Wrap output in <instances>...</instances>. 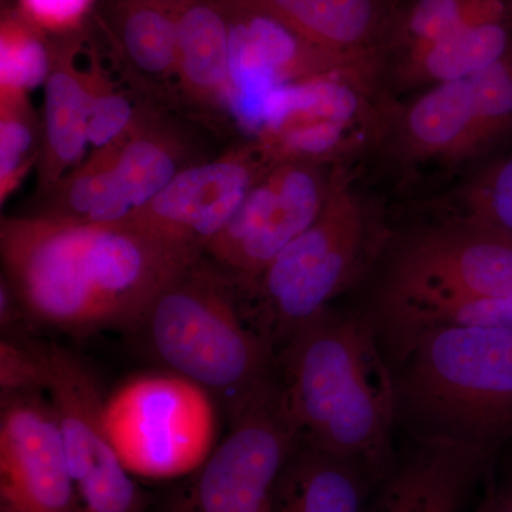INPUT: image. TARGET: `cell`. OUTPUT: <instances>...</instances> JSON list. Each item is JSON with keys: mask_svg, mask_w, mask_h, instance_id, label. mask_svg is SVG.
Wrapping results in <instances>:
<instances>
[{"mask_svg": "<svg viewBox=\"0 0 512 512\" xmlns=\"http://www.w3.org/2000/svg\"><path fill=\"white\" fill-rule=\"evenodd\" d=\"M215 400L174 373L131 377L104 404L121 463L134 477L173 480L197 473L217 439Z\"/></svg>", "mask_w": 512, "mask_h": 512, "instance_id": "cell-8", "label": "cell"}, {"mask_svg": "<svg viewBox=\"0 0 512 512\" xmlns=\"http://www.w3.org/2000/svg\"><path fill=\"white\" fill-rule=\"evenodd\" d=\"M229 421L227 437L192 474L173 512H272L276 478L298 440L278 379Z\"/></svg>", "mask_w": 512, "mask_h": 512, "instance_id": "cell-12", "label": "cell"}, {"mask_svg": "<svg viewBox=\"0 0 512 512\" xmlns=\"http://www.w3.org/2000/svg\"><path fill=\"white\" fill-rule=\"evenodd\" d=\"M3 278L33 325L137 329L148 305L201 254L119 224L30 214L0 224Z\"/></svg>", "mask_w": 512, "mask_h": 512, "instance_id": "cell-1", "label": "cell"}, {"mask_svg": "<svg viewBox=\"0 0 512 512\" xmlns=\"http://www.w3.org/2000/svg\"><path fill=\"white\" fill-rule=\"evenodd\" d=\"M313 45L362 67L382 86L397 0H241Z\"/></svg>", "mask_w": 512, "mask_h": 512, "instance_id": "cell-17", "label": "cell"}, {"mask_svg": "<svg viewBox=\"0 0 512 512\" xmlns=\"http://www.w3.org/2000/svg\"><path fill=\"white\" fill-rule=\"evenodd\" d=\"M111 148V175L128 217L153 200L185 168L201 163L187 131L144 107Z\"/></svg>", "mask_w": 512, "mask_h": 512, "instance_id": "cell-20", "label": "cell"}, {"mask_svg": "<svg viewBox=\"0 0 512 512\" xmlns=\"http://www.w3.org/2000/svg\"><path fill=\"white\" fill-rule=\"evenodd\" d=\"M0 512H77L62 431L43 393L2 397Z\"/></svg>", "mask_w": 512, "mask_h": 512, "instance_id": "cell-15", "label": "cell"}, {"mask_svg": "<svg viewBox=\"0 0 512 512\" xmlns=\"http://www.w3.org/2000/svg\"><path fill=\"white\" fill-rule=\"evenodd\" d=\"M89 67L84 69L89 93V143L93 150L119 140L136 123L141 109L120 92L101 66L96 52H90Z\"/></svg>", "mask_w": 512, "mask_h": 512, "instance_id": "cell-28", "label": "cell"}, {"mask_svg": "<svg viewBox=\"0 0 512 512\" xmlns=\"http://www.w3.org/2000/svg\"><path fill=\"white\" fill-rule=\"evenodd\" d=\"M184 0H114L110 33L141 92L163 94L177 79L178 22Z\"/></svg>", "mask_w": 512, "mask_h": 512, "instance_id": "cell-23", "label": "cell"}, {"mask_svg": "<svg viewBox=\"0 0 512 512\" xmlns=\"http://www.w3.org/2000/svg\"><path fill=\"white\" fill-rule=\"evenodd\" d=\"M42 151V121L29 94L0 90V202L22 184Z\"/></svg>", "mask_w": 512, "mask_h": 512, "instance_id": "cell-26", "label": "cell"}, {"mask_svg": "<svg viewBox=\"0 0 512 512\" xmlns=\"http://www.w3.org/2000/svg\"><path fill=\"white\" fill-rule=\"evenodd\" d=\"M505 484H507V487L510 488L511 494H512V464L510 468V473H508L507 480L504 481Z\"/></svg>", "mask_w": 512, "mask_h": 512, "instance_id": "cell-32", "label": "cell"}, {"mask_svg": "<svg viewBox=\"0 0 512 512\" xmlns=\"http://www.w3.org/2000/svg\"><path fill=\"white\" fill-rule=\"evenodd\" d=\"M52 66V40L18 8L0 19V90L28 93L45 84Z\"/></svg>", "mask_w": 512, "mask_h": 512, "instance_id": "cell-27", "label": "cell"}, {"mask_svg": "<svg viewBox=\"0 0 512 512\" xmlns=\"http://www.w3.org/2000/svg\"><path fill=\"white\" fill-rule=\"evenodd\" d=\"M400 365L399 412L419 439L460 441L495 454L511 443V329L429 330Z\"/></svg>", "mask_w": 512, "mask_h": 512, "instance_id": "cell-5", "label": "cell"}, {"mask_svg": "<svg viewBox=\"0 0 512 512\" xmlns=\"http://www.w3.org/2000/svg\"><path fill=\"white\" fill-rule=\"evenodd\" d=\"M49 363L46 345L25 338L3 336L0 342V392L2 397L16 394L46 393Z\"/></svg>", "mask_w": 512, "mask_h": 512, "instance_id": "cell-29", "label": "cell"}, {"mask_svg": "<svg viewBox=\"0 0 512 512\" xmlns=\"http://www.w3.org/2000/svg\"><path fill=\"white\" fill-rule=\"evenodd\" d=\"M231 37L232 116L254 134L276 90L340 72L372 74L313 45L268 13L241 0H220Z\"/></svg>", "mask_w": 512, "mask_h": 512, "instance_id": "cell-14", "label": "cell"}, {"mask_svg": "<svg viewBox=\"0 0 512 512\" xmlns=\"http://www.w3.org/2000/svg\"><path fill=\"white\" fill-rule=\"evenodd\" d=\"M175 89L197 111L232 114L231 37L220 0H184Z\"/></svg>", "mask_w": 512, "mask_h": 512, "instance_id": "cell-21", "label": "cell"}, {"mask_svg": "<svg viewBox=\"0 0 512 512\" xmlns=\"http://www.w3.org/2000/svg\"><path fill=\"white\" fill-rule=\"evenodd\" d=\"M512 46V16L483 20L390 57L383 92L393 99L466 79L501 59Z\"/></svg>", "mask_w": 512, "mask_h": 512, "instance_id": "cell-19", "label": "cell"}, {"mask_svg": "<svg viewBox=\"0 0 512 512\" xmlns=\"http://www.w3.org/2000/svg\"><path fill=\"white\" fill-rule=\"evenodd\" d=\"M504 16H512V0H397L387 35V62L403 50Z\"/></svg>", "mask_w": 512, "mask_h": 512, "instance_id": "cell-24", "label": "cell"}, {"mask_svg": "<svg viewBox=\"0 0 512 512\" xmlns=\"http://www.w3.org/2000/svg\"><path fill=\"white\" fill-rule=\"evenodd\" d=\"M511 147L512 107L487 69L383 100L375 156L403 187L429 174L458 181Z\"/></svg>", "mask_w": 512, "mask_h": 512, "instance_id": "cell-7", "label": "cell"}, {"mask_svg": "<svg viewBox=\"0 0 512 512\" xmlns=\"http://www.w3.org/2000/svg\"><path fill=\"white\" fill-rule=\"evenodd\" d=\"M476 512H512V494L507 484L491 481Z\"/></svg>", "mask_w": 512, "mask_h": 512, "instance_id": "cell-31", "label": "cell"}, {"mask_svg": "<svg viewBox=\"0 0 512 512\" xmlns=\"http://www.w3.org/2000/svg\"><path fill=\"white\" fill-rule=\"evenodd\" d=\"M137 329L167 372L207 390L229 419L278 379L274 349L249 322L239 285L204 255L161 288Z\"/></svg>", "mask_w": 512, "mask_h": 512, "instance_id": "cell-3", "label": "cell"}, {"mask_svg": "<svg viewBox=\"0 0 512 512\" xmlns=\"http://www.w3.org/2000/svg\"><path fill=\"white\" fill-rule=\"evenodd\" d=\"M94 0H18V9L37 28L53 35L79 32Z\"/></svg>", "mask_w": 512, "mask_h": 512, "instance_id": "cell-30", "label": "cell"}, {"mask_svg": "<svg viewBox=\"0 0 512 512\" xmlns=\"http://www.w3.org/2000/svg\"><path fill=\"white\" fill-rule=\"evenodd\" d=\"M338 165L286 160L252 188L204 256L242 291L319 217Z\"/></svg>", "mask_w": 512, "mask_h": 512, "instance_id": "cell-10", "label": "cell"}, {"mask_svg": "<svg viewBox=\"0 0 512 512\" xmlns=\"http://www.w3.org/2000/svg\"><path fill=\"white\" fill-rule=\"evenodd\" d=\"M83 37L79 32L52 40V66L45 82L40 151V197L82 163L89 143V93L84 69L77 64Z\"/></svg>", "mask_w": 512, "mask_h": 512, "instance_id": "cell-18", "label": "cell"}, {"mask_svg": "<svg viewBox=\"0 0 512 512\" xmlns=\"http://www.w3.org/2000/svg\"><path fill=\"white\" fill-rule=\"evenodd\" d=\"M47 394L59 421L77 512H144L147 494L121 463L111 443L104 399L93 370L82 357L46 345Z\"/></svg>", "mask_w": 512, "mask_h": 512, "instance_id": "cell-11", "label": "cell"}, {"mask_svg": "<svg viewBox=\"0 0 512 512\" xmlns=\"http://www.w3.org/2000/svg\"><path fill=\"white\" fill-rule=\"evenodd\" d=\"M440 217L466 218L512 235V147L431 200Z\"/></svg>", "mask_w": 512, "mask_h": 512, "instance_id": "cell-25", "label": "cell"}, {"mask_svg": "<svg viewBox=\"0 0 512 512\" xmlns=\"http://www.w3.org/2000/svg\"><path fill=\"white\" fill-rule=\"evenodd\" d=\"M383 90L363 74L340 72L276 90L254 138L275 158L353 165L375 156Z\"/></svg>", "mask_w": 512, "mask_h": 512, "instance_id": "cell-9", "label": "cell"}, {"mask_svg": "<svg viewBox=\"0 0 512 512\" xmlns=\"http://www.w3.org/2000/svg\"><path fill=\"white\" fill-rule=\"evenodd\" d=\"M495 456L460 441L420 439L384 477L366 512H461Z\"/></svg>", "mask_w": 512, "mask_h": 512, "instance_id": "cell-16", "label": "cell"}, {"mask_svg": "<svg viewBox=\"0 0 512 512\" xmlns=\"http://www.w3.org/2000/svg\"><path fill=\"white\" fill-rule=\"evenodd\" d=\"M376 485L359 464L298 437L276 478L272 512H366Z\"/></svg>", "mask_w": 512, "mask_h": 512, "instance_id": "cell-22", "label": "cell"}, {"mask_svg": "<svg viewBox=\"0 0 512 512\" xmlns=\"http://www.w3.org/2000/svg\"><path fill=\"white\" fill-rule=\"evenodd\" d=\"M372 323L387 350L423 316L478 299L512 298V235L466 218L440 217L390 237Z\"/></svg>", "mask_w": 512, "mask_h": 512, "instance_id": "cell-6", "label": "cell"}, {"mask_svg": "<svg viewBox=\"0 0 512 512\" xmlns=\"http://www.w3.org/2000/svg\"><path fill=\"white\" fill-rule=\"evenodd\" d=\"M276 373L298 437L382 483L394 466L399 394L372 320L326 309L278 350Z\"/></svg>", "mask_w": 512, "mask_h": 512, "instance_id": "cell-2", "label": "cell"}, {"mask_svg": "<svg viewBox=\"0 0 512 512\" xmlns=\"http://www.w3.org/2000/svg\"><path fill=\"white\" fill-rule=\"evenodd\" d=\"M275 158L256 138L181 171L163 191L119 225L204 255Z\"/></svg>", "mask_w": 512, "mask_h": 512, "instance_id": "cell-13", "label": "cell"}, {"mask_svg": "<svg viewBox=\"0 0 512 512\" xmlns=\"http://www.w3.org/2000/svg\"><path fill=\"white\" fill-rule=\"evenodd\" d=\"M390 237L382 202L360 185L353 165H338L316 221L242 291L249 322L275 355L380 261Z\"/></svg>", "mask_w": 512, "mask_h": 512, "instance_id": "cell-4", "label": "cell"}]
</instances>
